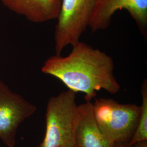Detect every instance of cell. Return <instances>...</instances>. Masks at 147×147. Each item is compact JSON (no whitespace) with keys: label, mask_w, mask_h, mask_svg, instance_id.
<instances>
[{"label":"cell","mask_w":147,"mask_h":147,"mask_svg":"<svg viewBox=\"0 0 147 147\" xmlns=\"http://www.w3.org/2000/svg\"><path fill=\"white\" fill-rule=\"evenodd\" d=\"M76 98V93L68 89L49 99L45 136L36 147H75Z\"/></svg>","instance_id":"2"},{"label":"cell","mask_w":147,"mask_h":147,"mask_svg":"<svg viewBox=\"0 0 147 147\" xmlns=\"http://www.w3.org/2000/svg\"><path fill=\"white\" fill-rule=\"evenodd\" d=\"M93 111L101 131L115 143H130L136 129L141 106L111 98H95Z\"/></svg>","instance_id":"3"},{"label":"cell","mask_w":147,"mask_h":147,"mask_svg":"<svg viewBox=\"0 0 147 147\" xmlns=\"http://www.w3.org/2000/svg\"><path fill=\"white\" fill-rule=\"evenodd\" d=\"M132 145L134 147H147V140L138 141Z\"/></svg>","instance_id":"10"},{"label":"cell","mask_w":147,"mask_h":147,"mask_svg":"<svg viewBox=\"0 0 147 147\" xmlns=\"http://www.w3.org/2000/svg\"><path fill=\"white\" fill-rule=\"evenodd\" d=\"M75 141L76 147H115L98 125L91 101L78 105Z\"/></svg>","instance_id":"7"},{"label":"cell","mask_w":147,"mask_h":147,"mask_svg":"<svg viewBox=\"0 0 147 147\" xmlns=\"http://www.w3.org/2000/svg\"><path fill=\"white\" fill-rule=\"evenodd\" d=\"M72 48L67 56L56 54L47 58L41 69L42 73L58 79L70 90L84 93L86 101L95 98L101 89L112 94L119 92L110 55L81 41Z\"/></svg>","instance_id":"1"},{"label":"cell","mask_w":147,"mask_h":147,"mask_svg":"<svg viewBox=\"0 0 147 147\" xmlns=\"http://www.w3.org/2000/svg\"><path fill=\"white\" fill-rule=\"evenodd\" d=\"M115 147H134L129 143H116Z\"/></svg>","instance_id":"11"},{"label":"cell","mask_w":147,"mask_h":147,"mask_svg":"<svg viewBox=\"0 0 147 147\" xmlns=\"http://www.w3.org/2000/svg\"><path fill=\"white\" fill-rule=\"evenodd\" d=\"M76 147V146H75V147Z\"/></svg>","instance_id":"12"},{"label":"cell","mask_w":147,"mask_h":147,"mask_svg":"<svg viewBox=\"0 0 147 147\" xmlns=\"http://www.w3.org/2000/svg\"><path fill=\"white\" fill-rule=\"evenodd\" d=\"M36 110L35 105L0 81V138L7 147H15L18 127Z\"/></svg>","instance_id":"5"},{"label":"cell","mask_w":147,"mask_h":147,"mask_svg":"<svg viewBox=\"0 0 147 147\" xmlns=\"http://www.w3.org/2000/svg\"><path fill=\"white\" fill-rule=\"evenodd\" d=\"M62 0H1L11 11L34 23L57 19Z\"/></svg>","instance_id":"8"},{"label":"cell","mask_w":147,"mask_h":147,"mask_svg":"<svg viewBox=\"0 0 147 147\" xmlns=\"http://www.w3.org/2000/svg\"><path fill=\"white\" fill-rule=\"evenodd\" d=\"M125 9L136 24L142 35L147 34V0H95L89 27L92 31L107 29L117 11Z\"/></svg>","instance_id":"6"},{"label":"cell","mask_w":147,"mask_h":147,"mask_svg":"<svg viewBox=\"0 0 147 147\" xmlns=\"http://www.w3.org/2000/svg\"><path fill=\"white\" fill-rule=\"evenodd\" d=\"M142 105L136 129L129 144H134L136 142L147 140V81L144 80L141 88Z\"/></svg>","instance_id":"9"},{"label":"cell","mask_w":147,"mask_h":147,"mask_svg":"<svg viewBox=\"0 0 147 147\" xmlns=\"http://www.w3.org/2000/svg\"><path fill=\"white\" fill-rule=\"evenodd\" d=\"M95 0H62L55 31L56 54L61 55L68 46L73 47L89 27Z\"/></svg>","instance_id":"4"}]
</instances>
